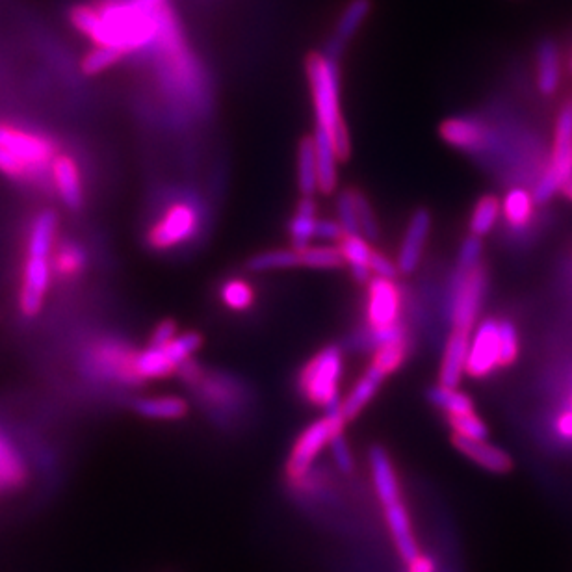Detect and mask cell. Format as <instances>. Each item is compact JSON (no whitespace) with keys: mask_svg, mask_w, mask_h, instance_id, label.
<instances>
[{"mask_svg":"<svg viewBox=\"0 0 572 572\" xmlns=\"http://www.w3.org/2000/svg\"><path fill=\"white\" fill-rule=\"evenodd\" d=\"M221 301L233 311H247L255 303V290L244 279H229L220 290Z\"/></svg>","mask_w":572,"mask_h":572,"instance_id":"d590c367","label":"cell"},{"mask_svg":"<svg viewBox=\"0 0 572 572\" xmlns=\"http://www.w3.org/2000/svg\"><path fill=\"white\" fill-rule=\"evenodd\" d=\"M405 355H407V340L405 338L394 340V342L383 344L377 348L372 364H376L377 368H381L387 376H390L392 372H396L402 366Z\"/></svg>","mask_w":572,"mask_h":572,"instance_id":"74e56055","label":"cell"},{"mask_svg":"<svg viewBox=\"0 0 572 572\" xmlns=\"http://www.w3.org/2000/svg\"><path fill=\"white\" fill-rule=\"evenodd\" d=\"M370 272H372V275H376V277H381V279H394L396 273H398V266L387 255H383L379 251H372Z\"/></svg>","mask_w":572,"mask_h":572,"instance_id":"f6af8a7d","label":"cell"},{"mask_svg":"<svg viewBox=\"0 0 572 572\" xmlns=\"http://www.w3.org/2000/svg\"><path fill=\"white\" fill-rule=\"evenodd\" d=\"M344 370L342 350L338 346H327L318 351L299 377V389L303 396L325 411L342 405L340 400V377Z\"/></svg>","mask_w":572,"mask_h":572,"instance_id":"3957f363","label":"cell"},{"mask_svg":"<svg viewBox=\"0 0 572 572\" xmlns=\"http://www.w3.org/2000/svg\"><path fill=\"white\" fill-rule=\"evenodd\" d=\"M481 262V242L478 236H470L459 249L457 257V268L468 270L474 266H480Z\"/></svg>","mask_w":572,"mask_h":572,"instance_id":"7bdbcfd3","label":"cell"},{"mask_svg":"<svg viewBox=\"0 0 572 572\" xmlns=\"http://www.w3.org/2000/svg\"><path fill=\"white\" fill-rule=\"evenodd\" d=\"M452 442L461 454L467 455L468 459H472L476 465H480L481 468L493 474H506L513 467L511 457L504 450H500L498 446H493L487 441H474V439L454 435Z\"/></svg>","mask_w":572,"mask_h":572,"instance_id":"ac0fdd59","label":"cell"},{"mask_svg":"<svg viewBox=\"0 0 572 572\" xmlns=\"http://www.w3.org/2000/svg\"><path fill=\"white\" fill-rule=\"evenodd\" d=\"M301 266L312 270H337L344 266L342 251L337 246H309L299 251Z\"/></svg>","mask_w":572,"mask_h":572,"instance_id":"e575fe53","label":"cell"},{"mask_svg":"<svg viewBox=\"0 0 572 572\" xmlns=\"http://www.w3.org/2000/svg\"><path fill=\"white\" fill-rule=\"evenodd\" d=\"M199 214L197 208L190 203H175L164 212V216L156 221L149 233V244L166 251L171 247L181 246L186 240H190L197 231Z\"/></svg>","mask_w":572,"mask_h":572,"instance_id":"ba28073f","label":"cell"},{"mask_svg":"<svg viewBox=\"0 0 572 572\" xmlns=\"http://www.w3.org/2000/svg\"><path fill=\"white\" fill-rule=\"evenodd\" d=\"M342 236H344V231H342L338 221L316 220L314 238H318L322 242H340Z\"/></svg>","mask_w":572,"mask_h":572,"instance_id":"bcb514c9","label":"cell"},{"mask_svg":"<svg viewBox=\"0 0 572 572\" xmlns=\"http://www.w3.org/2000/svg\"><path fill=\"white\" fill-rule=\"evenodd\" d=\"M316 149V164H318V190L329 195L335 192L338 182V155L333 136L324 129H318L312 136Z\"/></svg>","mask_w":572,"mask_h":572,"instance_id":"ffe728a7","label":"cell"},{"mask_svg":"<svg viewBox=\"0 0 572 572\" xmlns=\"http://www.w3.org/2000/svg\"><path fill=\"white\" fill-rule=\"evenodd\" d=\"M316 231V201L314 197H301L296 214L290 221V238L294 249L311 246Z\"/></svg>","mask_w":572,"mask_h":572,"instance_id":"484cf974","label":"cell"},{"mask_svg":"<svg viewBox=\"0 0 572 572\" xmlns=\"http://www.w3.org/2000/svg\"><path fill=\"white\" fill-rule=\"evenodd\" d=\"M402 294L394 285V279L374 277L368 283V327L370 337L389 331L390 327L400 324Z\"/></svg>","mask_w":572,"mask_h":572,"instance_id":"9c48e42d","label":"cell"},{"mask_svg":"<svg viewBox=\"0 0 572 572\" xmlns=\"http://www.w3.org/2000/svg\"><path fill=\"white\" fill-rule=\"evenodd\" d=\"M372 10V0H350L346 8L338 15L337 25L325 43V54L340 58L351 39L357 36L359 28Z\"/></svg>","mask_w":572,"mask_h":572,"instance_id":"7c38bea8","label":"cell"},{"mask_svg":"<svg viewBox=\"0 0 572 572\" xmlns=\"http://www.w3.org/2000/svg\"><path fill=\"white\" fill-rule=\"evenodd\" d=\"M448 424L457 437L474 439V441H487L489 437V428L480 416L476 415V411L465 413V415H450Z\"/></svg>","mask_w":572,"mask_h":572,"instance_id":"8d00e7d4","label":"cell"},{"mask_svg":"<svg viewBox=\"0 0 572 572\" xmlns=\"http://www.w3.org/2000/svg\"><path fill=\"white\" fill-rule=\"evenodd\" d=\"M177 337V325L173 322H162L153 331L149 346H166L173 338Z\"/></svg>","mask_w":572,"mask_h":572,"instance_id":"7dc6e473","label":"cell"},{"mask_svg":"<svg viewBox=\"0 0 572 572\" xmlns=\"http://www.w3.org/2000/svg\"><path fill=\"white\" fill-rule=\"evenodd\" d=\"M502 205L494 195H483L470 216V234L472 236H485L493 231L494 223L498 220V214Z\"/></svg>","mask_w":572,"mask_h":572,"instance_id":"d6a6232c","label":"cell"},{"mask_svg":"<svg viewBox=\"0 0 572 572\" xmlns=\"http://www.w3.org/2000/svg\"><path fill=\"white\" fill-rule=\"evenodd\" d=\"M485 290V272L480 266L461 270L457 268L452 288V331L472 335V329L480 314L481 298Z\"/></svg>","mask_w":572,"mask_h":572,"instance_id":"8992f818","label":"cell"},{"mask_svg":"<svg viewBox=\"0 0 572 572\" xmlns=\"http://www.w3.org/2000/svg\"><path fill=\"white\" fill-rule=\"evenodd\" d=\"M563 409H567V411H571L572 413V392L571 396H569V405H567V407H563Z\"/></svg>","mask_w":572,"mask_h":572,"instance_id":"f907efd6","label":"cell"},{"mask_svg":"<svg viewBox=\"0 0 572 572\" xmlns=\"http://www.w3.org/2000/svg\"><path fill=\"white\" fill-rule=\"evenodd\" d=\"M387 374L377 368L376 364H370L364 372V376L355 383V387L351 389L346 400H342V416L346 422L355 420L361 415L364 407L372 402V398L376 396L377 390L383 385Z\"/></svg>","mask_w":572,"mask_h":572,"instance_id":"7402d4cb","label":"cell"},{"mask_svg":"<svg viewBox=\"0 0 572 572\" xmlns=\"http://www.w3.org/2000/svg\"><path fill=\"white\" fill-rule=\"evenodd\" d=\"M203 344V338L199 333H184V335H177L173 338L169 344H166V350H168L169 357L173 359V363L177 366L186 363L195 351L201 348Z\"/></svg>","mask_w":572,"mask_h":572,"instance_id":"ab89813d","label":"cell"},{"mask_svg":"<svg viewBox=\"0 0 572 572\" xmlns=\"http://www.w3.org/2000/svg\"><path fill=\"white\" fill-rule=\"evenodd\" d=\"M298 266H301V255H299V249H294V247L268 249L247 260L249 272L255 273L279 272V270H290Z\"/></svg>","mask_w":572,"mask_h":572,"instance_id":"f1b7e54d","label":"cell"},{"mask_svg":"<svg viewBox=\"0 0 572 572\" xmlns=\"http://www.w3.org/2000/svg\"><path fill=\"white\" fill-rule=\"evenodd\" d=\"M127 54L114 49V47H104V45H95L90 52H86V56L80 62V69L84 75L95 77L99 73H104L106 69L119 64L121 60H125Z\"/></svg>","mask_w":572,"mask_h":572,"instance_id":"836d02e7","label":"cell"},{"mask_svg":"<svg viewBox=\"0 0 572 572\" xmlns=\"http://www.w3.org/2000/svg\"><path fill=\"white\" fill-rule=\"evenodd\" d=\"M337 210L338 223L344 234H361L359 220H357V207H355V190H346L340 194Z\"/></svg>","mask_w":572,"mask_h":572,"instance_id":"60d3db41","label":"cell"},{"mask_svg":"<svg viewBox=\"0 0 572 572\" xmlns=\"http://www.w3.org/2000/svg\"><path fill=\"white\" fill-rule=\"evenodd\" d=\"M329 446H331V454H333L337 467L342 472H351L353 470V455H351L350 446L346 442L344 433L337 435L333 441L329 442Z\"/></svg>","mask_w":572,"mask_h":572,"instance_id":"ee69618b","label":"cell"},{"mask_svg":"<svg viewBox=\"0 0 572 572\" xmlns=\"http://www.w3.org/2000/svg\"><path fill=\"white\" fill-rule=\"evenodd\" d=\"M561 192H563V195H565V197H567V199H571L572 201V179H569V181L565 182V184H563V188H561Z\"/></svg>","mask_w":572,"mask_h":572,"instance_id":"681fc988","label":"cell"},{"mask_svg":"<svg viewBox=\"0 0 572 572\" xmlns=\"http://www.w3.org/2000/svg\"><path fill=\"white\" fill-rule=\"evenodd\" d=\"M134 409L153 420H179L188 413V403L179 396H155L138 400L134 403Z\"/></svg>","mask_w":572,"mask_h":572,"instance_id":"83f0119b","label":"cell"},{"mask_svg":"<svg viewBox=\"0 0 572 572\" xmlns=\"http://www.w3.org/2000/svg\"><path fill=\"white\" fill-rule=\"evenodd\" d=\"M533 203V195L524 188H513L511 192H507L502 203V214L507 225L515 231L526 229L533 220Z\"/></svg>","mask_w":572,"mask_h":572,"instance_id":"4316f807","label":"cell"},{"mask_svg":"<svg viewBox=\"0 0 572 572\" xmlns=\"http://www.w3.org/2000/svg\"><path fill=\"white\" fill-rule=\"evenodd\" d=\"M368 465H370V474H372V481H374L381 506L387 507L396 502H402L398 474L394 470L389 454L381 446H374L370 450Z\"/></svg>","mask_w":572,"mask_h":572,"instance_id":"9a60e30c","label":"cell"},{"mask_svg":"<svg viewBox=\"0 0 572 572\" xmlns=\"http://www.w3.org/2000/svg\"><path fill=\"white\" fill-rule=\"evenodd\" d=\"M385 520L389 526L390 535L394 539V545L398 548V554L405 563H411L413 559L420 556V550L416 545L415 532L411 526L409 513L402 502H396L392 506L383 507Z\"/></svg>","mask_w":572,"mask_h":572,"instance_id":"d6986e66","label":"cell"},{"mask_svg":"<svg viewBox=\"0 0 572 572\" xmlns=\"http://www.w3.org/2000/svg\"><path fill=\"white\" fill-rule=\"evenodd\" d=\"M49 179L52 188L56 190L58 197L64 201L65 207L78 208L82 205V177L77 160L73 156L58 153L52 160L49 169Z\"/></svg>","mask_w":572,"mask_h":572,"instance_id":"5bb4252c","label":"cell"},{"mask_svg":"<svg viewBox=\"0 0 572 572\" xmlns=\"http://www.w3.org/2000/svg\"><path fill=\"white\" fill-rule=\"evenodd\" d=\"M311 86L316 127L333 136L338 160L350 156V134L340 112V69L338 60L325 52H312L305 62Z\"/></svg>","mask_w":572,"mask_h":572,"instance_id":"6da1fadb","label":"cell"},{"mask_svg":"<svg viewBox=\"0 0 572 572\" xmlns=\"http://www.w3.org/2000/svg\"><path fill=\"white\" fill-rule=\"evenodd\" d=\"M86 268V253L77 244H65L52 253V270L64 279H73Z\"/></svg>","mask_w":572,"mask_h":572,"instance_id":"1f68e13d","label":"cell"},{"mask_svg":"<svg viewBox=\"0 0 572 572\" xmlns=\"http://www.w3.org/2000/svg\"><path fill=\"white\" fill-rule=\"evenodd\" d=\"M498 337H500V368H506L517 361L519 357V333L517 327L509 320L498 322Z\"/></svg>","mask_w":572,"mask_h":572,"instance_id":"f35d334b","label":"cell"},{"mask_svg":"<svg viewBox=\"0 0 572 572\" xmlns=\"http://www.w3.org/2000/svg\"><path fill=\"white\" fill-rule=\"evenodd\" d=\"M468 344H470V335L461 333V331H452L444 355H442L439 383L444 387L457 389V385L461 383L463 374H465V366H467Z\"/></svg>","mask_w":572,"mask_h":572,"instance_id":"44dd1931","label":"cell"},{"mask_svg":"<svg viewBox=\"0 0 572 572\" xmlns=\"http://www.w3.org/2000/svg\"><path fill=\"white\" fill-rule=\"evenodd\" d=\"M132 359L134 353H129L112 342H104L91 350L90 364L95 374L136 383V377L132 374Z\"/></svg>","mask_w":572,"mask_h":572,"instance_id":"e0dca14e","label":"cell"},{"mask_svg":"<svg viewBox=\"0 0 572 572\" xmlns=\"http://www.w3.org/2000/svg\"><path fill=\"white\" fill-rule=\"evenodd\" d=\"M346 424L348 422L342 416V405H340L335 409H329L324 418L312 422L309 428L303 429V433L299 435L298 441L292 448L290 459H288V467H286L288 476L292 480L303 478L307 474V470L311 468L316 455L320 454L337 435L344 433Z\"/></svg>","mask_w":572,"mask_h":572,"instance_id":"5b68a950","label":"cell"},{"mask_svg":"<svg viewBox=\"0 0 572 572\" xmlns=\"http://www.w3.org/2000/svg\"><path fill=\"white\" fill-rule=\"evenodd\" d=\"M56 145L47 136L0 123V173L13 181L38 182L49 179Z\"/></svg>","mask_w":572,"mask_h":572,"instance_id":"7a4b0ae2","label":"cell"},{"mask_svg":"<svg viewBox=\"0 0 572 572\" xmlns=\"http://www.w3.org/2000/svg\"><path fill=\"white\" fill-rule=\"evenodd\" d=\"M571 69H572V56H571Z\"/></svg>","mask_w":572,"mask_h":572,"instance_id":"816d5d0a","label":"cell"},{"mask_svg":"<svg viewBox=\"0 0 572 572\" xmlns=\"http://www.w3.org/2000/svg\"><path fill=\"white\" fill-rule=\"evenodd\" d=\"M496 368H500L498 322L489 318L483 320L470 335L465 372L474 379H483L491 376Z\"/></svg>","mask_w":572,"mask_h":572,"instance_id":"30bf717a","label":"cell"},{"mask_svg":"<svg viewBox=\"0 0 572 572\" xmlns=\"http://www.w3.org/2000/svg\"><path fill=\"white\" fill-rule=\"evenodd\" d=\"M441 136L444 142L455 149L476 153L487 147L489 130L476 117H450L441 125Z\"/></svg>","mask_w":572,"mask_h":572,"instance_id":"4fadbf2b","label":"cell"},{"mask_svg":"<svg viewBox=\"0 0 572 572\" xmlns=\"http://www.w3.org/2000/svg\"><path fill=\"white\" fill-rule=\"evenodd\" d=\"M428 400L435 407L442 409L446 416L465 415V413L474 411V402L468 398L467 394H463L457 389L444 387L441 383L435 387H429Z\"/></svg>","mask_w":572,"mask_h":572,"instance_id":"4dcf8cb0","label":"cell"},{"mask_svg":"<svg viewBox=\"0 0 572 572\" xmlns=\"http://www.w3.org/2000/svg\"><path fill=\"white\" fill-rule=\"evenodd\" d=\"M409 565V572H435V565L433 561L428 558V556H418V558L413 559Z\"/></svg>","mask_w":572,"mask_h":572,"instance_id":"c3c4849f","label":"cell"},{"mask_svg":"<svg viewBox=\"0 0 572 572\" xmlns=\"http://www.w3.org/2000/svg\"><path fill=\"white\" fill-rule=\"evenodd\" d=\"M298 184L303 197H314L318 190V164L312 138H303L298 151Z\"/></svg>","mask_w":572,"mask_h":572,"instance_id":"f546056e","label":"cell"},{"mask_svg":"<svg viewBox=\"0 0 572 572\" xmlns=\"http://www.w3.org/2000/svg\"><path fill=\"white\" fill-rule=\"evenodd\" d=\"M429 233H431V214L426 208H420L411 216L403 234L402 246L396 260L398 272L405 275L415 272L424 255V247L428 244Z\"/></svg>","mask_w":572,"mask_h":572,"instance_id":"8fae6325","label":"cell"},{"mask_svg":"<svg viewBox=\"0 0 572 572\" xmlns=\"http://www.w3.org/2000/svg\"><path fill=\"white\" fill-rule=\"evenodd\" d=\"M569 179H572V106H565L556 119L552 156L537 182L533 199L537 203L550 201Z\"/></svg>","mask_w":572,"mask_h":572,"instance_id":"277c9868","label":"cell"},{"mask_svg":"<svg viewBox=\"0 0 572 572\" xmlns=\"http://www.w3.org/2000/svg\"><path fill=\"white\" fill-rule=\"evenodd\" d=\"M52 255L26 253L19 288V309L26 318L38 316L52 281Z\"/></svg>","mask_w":572,"mask_h":572,"instance_id":"52a82bcc","label":"cell"},{"mask_svg":"<svg viewBox=\"0 0 572 572\" xmlns=\"http://www.w3.org/2000/svg\"><path fill=\"white\" fill-rule=\"evenodd\" d=\"M28 481V468L23 455L15 448L12 439L0 429V485L4 489H21Z\"/></svg>","mask_w":572,"mask_h":572,"instance_id":"cb8c5ba5","label":"cell"},{"mask_svg":"<svg viewBox=\"0 0 572 572\" xmlns=\"http://www.w3.org/2000/svg\"><path fill=\"white\" fill-rule=\"evenodd\" d=\"M338 247L342 251L344 264L350 266L351 275L357 283H370L372 272H370V257H372V247L370 242L364 238L363 234H344L342 240L338 242Z\"/></svg>","mask_w":572,"mask_h":572,"instance_id":"603a6c76","label":"cell"},{"mask_svg":"<svg viewBox=\"0 0 572 572\" xmlns=\"http://www.w3.org/2000/svg\"><path fill=\"white\" fill-rule=\"evenodd\" d=\"M355 207H357V220L359 229L366 240H377L379 229H377L376 212L372 210V205L361 192L355 190Z\"/></svg>","mask_w":572,"mask_h":572,"instance_id":"b9f144b4","label":"cell"},{"mask_svg":"<svg viewBox=\"0 0 572 572\" xmlns=\"http://www.w3.org/2000/svg\"><path fill=\"white\" fill-rule=\"evenodd\" d=\"M177 368L179 366L169 357L166 346H149L147 350L134 353L132 359V374L136 377V381L168 377Z\"/></svg>","mask_w":572,"mask_h":572,"instance_id":"d4e9b609","label":"cell"},{"mask_svg":"<svg viewBox=\"0 0 572 572\" xmlns=\"http://www.w3.org/2000/svg\"><path fill=\"white\" fill-rule=\"evenodd\" d=\"M535 82L537 90L545 97H552L559 90L561 54L554 39H541L535 49Z\"/></svg>","mask_w":572,"mask_h":572,"instance_id":"2e32d148","label":"cell"}]
</instances>
